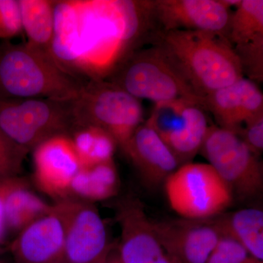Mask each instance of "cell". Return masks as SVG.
Here are the masks:
<instances>
[{"label": "cell", "instance_id": "12", "mask_svg": "<svg viewBox=\"0 0 263 263\" xmlns=\"http://www.w3.org/2000/svg\"><path fill=\"white\" fill-rule=\"evenodd\" d=\"M161 245L177 263H205L221 238L213 218L152 220Z\"/></svg>", "mask_w": 263, "mask_h": 263}, {"label": "cell", "instance_id": "26", "mask_svg": "<svg viewBox=\"0 0 263 263\" xmlns=\"http://www.w3.org/2000/svg\"><path fill=\"white\" fill-rule=\"evenodd\" d=\"M22 33L18 0H0V39L8 41Z\"/></svg>", "mask_w": 263, "mask_h": 263}, {"label": "cell", "instance_id": "3", "mask_svg": "<svg viewBox=\"0 0 263 263\" xmlns=\"http://www.w3.org/2000/svg\"><path fill=\"white\" fill-rule=\"evenodd\" d=\"M84 83L27 43L0 46V99L74 100Z\"/></svg>", "mask_w": 263, "mask_h": 263}, {"label": "cell", "instance_id": "19", "mask_svg": "<svg viewBox=\"0 0 263 263\" xmlns=\"http://www.w3.org/2000/svg\"><path fill=\"white\" fill-rule=\"evenodd\" d=\"M48 204L31 190L28 180L22 176L11 177L5 196V222L8 235L16 236L40 218L51 212Z\"/></svg>", "mask_w": 263, "mask_h": 263}, {"label": "cell", "instance_id": "10", "mask_svg": "<svg viewBox=\"0 0 263 263\" xmlns=\"http://www.w3.org/2000/svg\"><path fill=\"white\" fill-rule=\"evenodd\" d=\"M65 224L62 263H102L108 255V232L93 202L76 198L55 202Z\"/></svg>", "mask_w": 263, "mask_h": 263}, {"label": "cell", "instance_id": "21", "mask_svg": "<svg viewBox=\"0 0 263 263\" xmlns=\"http://www.w3.org/2000/svg\"><path fill=\"white\" fill-rule=\"evenodd\" d=\"M119 179L114 160L81 167L70 186V198L94 202L117 195Z\"/></svg>", "mask_w": 263, "mask_h": 263}, {"label": "cell", "instance_id": "6", "mask_svg": "<svg viewBox=\"0 0 263 263\" xmlns=\"http://www.w3.org/2000/svg\"><path fill=\"white\" fill-rule=\"evenodd\" d=\"M77 126L101 128L117 142L123 153L143 124L141 100L105 80H89L74 100Z\"/></svg>", "mask_w": 263, "mask_h": 263}, {"label": "cell", "instance_id": "18", "mask_svg": "<svg viewBox=\"0 0 263 263\" xmlns=\"http://www.w3.org/2000/svg\"><path fill=\"white\" fill-rule=\"evenodd\" d=\"M124 154L139 173L143 182L151 188L164 184L180 167L173 152L146 123L135 132Z\"/></svg>", "mask_w": 263, "mask_h": 263}, {"label": "cell", "instance_id": "4", "mask_svg": "<svg viewBox=\"0 0 263 263\" xmlns=\"http://www.w3.org/2000/svg\"><path fill=\"white\" fill-rule=\"evenodd\" d=\"M108 77L105 81L139 100L157 103L186 100L200 104L204 108V98L158 46L132 52Z\"/></svg>", "mask_w": 263, "mask_h": 263}, {"label": "cell", "instance_id": "2", "mask_svg": "<svg viewBox=\"0 0 263 263\" xmlns=\"http://www.w3.org/2000/svg\"><path fill=\"white\" fill-rule=\"evenodd\" d=\"M158 46L202 98L245 77L228 39L200 31L163 32Z\"/></svg>", "mask_w": 263, "mask_h": 263}, {"label": "cell", "instance_id": "9", "mask_svg": "<svg viewBox=\"0 0 263 263\" xmlns=\"http://www.w3.org/2000/svg\"><path fill=\"white\" fill-rule=\"evenodd\" d=\"M146 124L173 152L180 166L192 162L209 131L203 107L186 100L155 103Z\"/></svg>", "mask_w": 263, "mask_h": 263}, {"label": "cell", "instance_id": "8", "mask_svg": "<svg viewBox=\"0 0 263 263\" xmlns=\"http://www.w3.org/2000/svg\"><path fill=\"white\" fill-rule=\"evenodd\" d=\"M200 152L228 185L233 196L249 200L260 195L263 171L259 157L236 133L210 126Z\"/></svg>", "mask_w": 263, "mask_h": 263}, {"label": "cell", "instance_id": "31", "mask_svg": "<svg viewBox=\"0 0 263 263\" xmlns=\"http://www.w3.org/2000/svg\"><path fill=\"white\" fill-rule=\"evenodd\" d=\"M255 263H262V262H255Z\"/></svg>", "mask_w": 263, "mask_h": 263}, {"label": "cell", "instance_id": "14", "mask_svg": "<svg viewBox=\"0 0 263 263\" xmlns=\"http://www.w3.org/2000/svg\"><path fill=\"white\" fill-rule=\"evenodd\" d=\"M153 15L163 32L200 31L227 38L232 13L226 0H156Z\"/></svg>", "mask_w": 263, "mask_h": 263}, {"label": "cell", "instance_id": "15", "mask_svg": "<svg viewBox=\"0 0 263 263\" xmlns=\"http://www.w3.org/2000/svg\"><path fill=\"white\" fill-rule=\"evenodd\" d=\"M227 39L250 80L263 79V1L240 0L232 13Z\"/></svg>", "mask_w": 263, "mask_h": 263}, {"label": "cell", "instance_id": "23", "mask_svg": "<svg viewBox=\"0 0 263 263\" xmlns=\"http://www.w3.org/2000/svg\"><path fill=\"white\" fill-rule=\"evenodd\" d=\"M71 139L81 167H91L114 160L117 142L106 131L91 125L76 126Z\"/></svg>", "mask_w": 263, "mask_h": 263}, {"label": "cell", "instance_id": "30", "mask_svg": "<svg viewBox=\"0 0 263 263\" xmlns=\"http://www.w3.org/2000/svg\"><path fill=\"white\" fill-rule=\"evenodd\" d=\"M0 263H7V262L4 259H0Z\"/></svg>", "mask_w": 263, "mask_h": 263}, {"label": "cell", "instance_id": "16", "mask_svg": "<svg viewBox=\"0 0 263 263\" xmlns=\"http://www.w3.org/2000/svg\"><path fill=\"white\" fill-rule=\"evenodd\" d=\"M65 229L53 204L51 212L22 230L10 245L15 263H62Z\"/></svg>", "mask_w": 263, "mask_h": 263}, {"label": "cell", "instance_id": "25", "mask_svg": "<svg viewBox=\"0 0 263 263\" xmlns=\"http://www.w3.org/2000/svg\"><path fill=\"white\" fill-rule=\"evenodd\" d=\"M259 262L243 246L230 235L222 234L205 263H255Z\"/></svg>", "mask_w": 263, "mask_h": 263}, {"label": "cell", "instance_id": "13", "mask_svg": "<svg viewBox=\"0 0 263 263\" xmlns=\"http://www.w3.org/2000/svg\"><path fill=\"white\" fill-rule=\"evenodd\" d=\"M117 209L121 228L117 252L122 263H177L161 245L141 202L127 197Z\"/></svg>", "mask_w": 263, "mask_h": 263}, {"label": "cell", "instance_id": "17", "mask_svg": "<svg viewBox=\"0 0 263 263\" xmlns=\"http://www.w3.org/2000/svg\"><path fill=\"white\" fill-rule=\"evenodd\" d=\"M204 108L214 115L218 127L238 135L246 122L263 113V95L255 82L243 77L204 97Z\"/></svg>", "mask_w": 263, "mask_h": 263}, {"label": "cell", "instance_id": "11", "mask_svg": "<svg viewBox=\"0 0 263 263\" xmlns=\"http://www.w3.org/2000/svg\"><path fill=\"white\" fill-rule=\"evenodd\" d=\"M32 152L37 187L55 202L70 198L71 183L81 168L70 136L53 137Z\"/></svg>", "mask_w": 263, "mask_h": 263}, {"label": "cell", "instance_id": "27", "mask_svg": "<svg viewBox=\"0 0 263 263\" xmlns=\"http://www.w3.org/2000/svg\"><path fill=\"white\" fill-rule=\"evenodd\" d=\"M238 136L259 157L263 150V113L246 122Z\"/></svg>", "mask_w": 263, "mask_h": 263}, {"label": "cell", "instance_id": "24", "mask_svg": "<svg viewBox=\"0 0 263 263\" xmlns=\"http://www.w3.org/2000/svg\"><path fill=\"white\" fill-rule=\"evenodd\" d=\"M28 153L0 130V179L21 176Z\"/></svg>", "mask_w": 263, "mask_h": 263}, {"label": "cell", "instance_id": "7", "mask_svg": "<svg viewBox=\"0 0 263 263\" xmlns=\"http://www.w3.org/2000/svg\"><path fill=\"white\" fill-rule=\"evenodd\" d=\"M163 185L171 209L185 219H207L220 215L234 199L228 185L209 164H183Z\"/></svg>", "mask_w": 263, "mask_h": 263}, {"label": "cell", "instance_id": "29", "mask_svg": "<svg viewBox=\"0 0 263 263\" xmlns=\"http://www.w3.org/2000/svg\"><path fill=\"white\" fill-rule=\"evenodd\" d=\"M102 263H122V261L119 259V254L117 252H114L113 248L110 249V252L106 256L105 259Z\"/></svg>", "mask_w": 263, "mask_h": 263}, {"label": "cell", "instance_id": "20", "mask_svg": "<svg viewBox=\"0 0 263 263\" xmlns=\"http://www.w3.org/2000/svg\"><path fill=\"white\" fill-rule=\"evenodd\" d=\"M221 234L230 235L256 260H263V212L249 208L213 217Z\"/></svg>", "mask_w": 263, "mask_h": 263}, {"label": "cell", "instance_id": "1", "mask_svg": "<svg viewBox=\"0 0 263 263\" xmlns=\"http://www.w3.org/2000/svg\"><path fill=\"white\" fill-rule=\"evenodd\" d=\"M149 16L148 1H56L52 57L76 77L105 79L130 54Z\"/></svg>", "mask_w": 263, "mask_h": 263}, {"label": "cell", "instance_id": "22", "mask_svg": "<svg viewBox=\"0 0 263 263\" xmlns=\"http://www.w3.org/2000/svg\"><path fill=\"white\" fill-rule=\"evenodd\" d=\"M23 32L27 44L51 54L54 36V8L56 1L18 0Z\"/></svg>", "mask_w": 263, "mask_h": 263}, {"label": "cell", "instance_id": "5", "mask_svg": "<svg viewBox=\"0 0 263 263\" xmlns=\"http://www.w3.org/2000/svg\"><path fill=\"white\" fill-rule=\"evenodd\" d=\"M74 100L0 99V130L29 153L53 137L70 136L77 126Z\"/></svg>", "mask_w": 263, "mask_h": 263}, {"label": "cell", "instance_id": "28", "mask_svg": "<svg viewBox=\"0 0 263 263\" xmlns=\"http://www.w3.org/2000/svg\"><path fill=\"white\" fill-rule=\"evenodd\" d=\"M9 179H0V246L3 245L5 238L8 236L5 222V196Z\"/></svg>", "mask_w": 263, "mask_h": 263}]
</instances>
